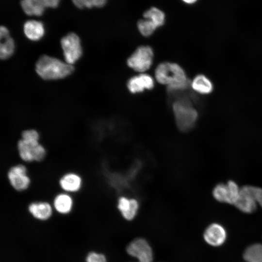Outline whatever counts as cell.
<instances>
[{
    "mask_svg": "<svg viewBox=\"0 0 262 262\" xmlns=\"http://www.w3.org/2000/svg\"><path fill=\"white\" fill-rule=\"evenodd\" d=\"M43 1L46 8H55L58 6L60 0H43Z\"/></svg>",
    "mask_w": 262,
    "mask_h": 262,
    "instance_id": "obj_28",
    "label": "cell"
},
{
    "mask_svg": "<svg viewBox=\"0 0 262 262\" xmlns=\"http://www.w3.org/2000/svg\"><path fill=\"white\" fill-rule=\"evenodd\" d=\"M154 80L149 75L144 73L131 77L127 83L128 90L131 94H138L154 87Z\"/></svg>",
    "mask_w": 262,
    "mask_h": 262,
    "instance_id": "obj_11",
    "label": "cell"
},
{
    "mask_svg": "<svg viewBox=\"0 0 262 262\" xmlns=\"http://www.w3.org/2000/svg\"><path fill=\"white\" fill-rule=\"evenodd\" d=\"M138 206V203L136 200L124 197L119 198L117 205L118 209L123 216L128 220H131L134 217Z\"/></svg>",
    "mask_w": 262,
    "mask_h": 262,
    "instance_id": "obj_18",
    "label": "cell"
},
{
    "mask_svg": "<svg viewBox=\"0 0 262 262\" xmlns=\"http://www.w3.org/2000/svg\"><path fill=\"white\" fill-rule=\"evenodd\" d=\"M58 185L63 192L69 194L76 193L82 188L83 180L78 173L69 171L60 177Z\"/></svg>",
    "mask_w": 262,
    "mask_h": 262,
    "instance_id": "obj_10",
    "label": "cell"
},
{
    "mask_svg": "<svg viewBox=\"0 0 262 262\" xmlns=\"http://www.w3.org/2000/svg\"><path fill=\"white\" fill-rule=\"evenodd\" d=\"M23 32L29 40L32 41H38L44 36L45 30L42 22L35 20H29L24 24Z\"/></svg>",
    "mask_w": 262,
    "mask_h": 262,
    "instance_id": "obj_15",
    "label": "cell"
},
{
    "mask_svg": "<svg viewBox=\"0 0 262 262\" xmlns=\"http://www.w3.org/2000/svg\"><path fill=\"white\" fill-rule=\"evenodd\" d=\"M137 28L141 34L146 37L150 36L157 28L153 22L146 18L138 21Z\"/></svg>",
    "mask_w": 262,
    "mask_h": 262,
    "instance_id": "obj_23",
    "label": "cell"
},
{
    "mask_svg": "<svg viewBox=\"0 0 262 262\" xmlns=\"http://www.w3.org/2000/svg\"><path fill=\"white\" fill-rule=\"evenodd\" d=\"M240 189L235 182L229 180L226 184H218L214 188L213 194L219 202L234 205L239 197Z\"/></svg>",
    "mask_w": 262,
    "mask_h": 262,
    "instance_id": "obj_8",
    "label": "cell"
},
{
    "mask_svg": "<svg viewBox=\"0 0 262 262\" xmlns=\"http://www.w3.org/2000/svg\"><path fill=\"white\" fill-rule=\"evenodd\" d=\"M10 36L8 29L4 26H1L0 28V39Z\"/></svg>",
    "mask_w": 262,
    "mask_h": 262,
    "instance_id": "obj_29",
    "label": "cell"
},
{
    "mask_svg": "<svg viewBox=\"0 0 262 262\" xmlns=\"http://www.w3.org/2000/svg\"><path fill=\"white\" fill-rule=\"evenodd\" d=\"M226 231L220 224L213 223L207 227L204 231L203 237L205 241L212 246L221 245L226 238Z\"/></svg>",
    "mask_w": 262,
    "mask_h": 262,
    "instance_id": "obj_13",
    "label": "cell"
},
{
    "mask_svg": "<svg viewBox=\"0 0 262 262\" xmlns=\"http://www.w3.org/2000/svg\"><path fill=\"white\" fill-rule=\"evenodd\" d=\"M20 138L27 141H40V135L37 130L34 129H28L21 131Z\"/></svg>",
    "mask_w": 262,
    "mask_h": 262,
    "instance_id": "obj_25",
    "label": "cell"
},
{
    "mask_svg": "<svg viewBox=\"0 0 262 262\" xmlns=\"http://www.w3.org/2000/svg\"><path fill=\"white\" fill-rule=\"evenodd\" d=\"M6 177L11 188L17 192L27 191L31 184L28 168L22 163L11 165L7 170Z\"/></svg>",
    "mask_w": 262,
    "mask_h": 262,
    "instance_id": "obj_5",
    "label": "cell"
},
{
    "mask_svg": "<svg viewBox=\"0 0 262 262\" xmlns=\"http://www.w3.org/2000/svg\"><path fill=\"white\" fill-rule=\"evenodd\" d=\"M127 253L137 258L138 262H152L153 253L148 243L144 239L136 238L127 246Z\"/></svg>",
    "mask_w": 262,
    "mask_h": 262,
    "instance_id": "obj_9",
    "label": "cell"
},
{
    "mask_svg": "<svg viewBox=\"0 0 262 262\" xmlns=\"http://www.w3.org/2000/svg\"><path fill=\"white\" fill-rule=\"evenodd\" d=\"M145 18L153 22L158 28L164 25L165 21V15L161 10L152 7L146 11L143 14Z\"/></svg>",
    "mask_w": 262,
    "mask_h": 262,
    "instance_id": "obj_22",
    "label": "cell"
},
{
    "mask_svg": "<svg viewBox=\"0 0 262 262\" xmlns=\"http://www.w3.org/2000/svg\"><path fill=\"white\" fill-rule=\"evenodd\" d=\"M249 186L257 203L262 207V188L253 186L249 185Z\"/></svg>",
    "mask_w": 262,
    "mask_h": 262,
    "instance_id": "obj_26",
    "label": "cell"
},
{
    "mask_svg": "<svg viewBox=\"0 0 262 262\" xmlns=\"http://www.w3.org/2000/svg\"><path fill=\"white\" fill-rule=\"evenodd\" d=\"M73 200L70 194L62 192L54 196L53 206L58 213L66 214L71 212L74 204Z\"/></svg>",
    "mask_w": 262,
    "mask_h": 262,
    "instance_id": "obj_16",
    "label": "cell"
},
{
    "mask_svg": "<svg viewBox=\"0 0 262 262\" xmlns=\"http://www.w3.org/2000/svg\"><path fill=\"white\" fill-rule=\"evenodd\" d=\"M86 262H106L105 256L101 254L90 252L86 259Z\"/></svg>",
    "mask_w": 262,
    "mask_h": 262,
    "instance_id": "obj_27",
    "label": "cell"
},
{
    "mask_svg": "<svg viewBox=\"0 0 262 262\" xmlns=\"http://www.w3.org/2000/svg\"><path fill=\"white\" fill-rule=\"evenodd\" d=\"M243 258L247 262H262V244L248 246L244 252Z\"/></svg>",
    "mask_w": 262,
    "mask_h": 262,
    "instance_id": "obj_20",
    "label": "cell"
},
{
    "mask_svg": "<svg viewBox=\"0 0 262 262\" xmlns=\"http://www.w3.org/2000/svg\"><path fill=\"white\" fill-rule=\"evenodd\" d=\"M257 204L249 185L241 188L239 197L234 205L241 212L249 213L255 210Z\"/></svg>",
    "mask_w": 262,
    "mask_h": 262,
    "instance_id": "obj_12",
    "label": "cell"
},
{
    "mask_svg": "<svg viewBox=\"0 0 262 262\" xmlns=\"http://www.w3.org/2000/svg\"><path fill=\"white\" fill-rule=\"evenodd\" d=\"M183 2L187 4H191L195 3L197 0H182Z\"/></svg>",
    "mask_w": 262,
    "mask_h": 262,
    "instance_id": "obj_30",
    "label": "cell"
},
{
    "mask_svg": "<svg viewBox=\"0 0 262 262\" xmlns=\"http://www.w3.org/2000/svg\"><path fill=\"white\" fill-rule=\"evenodd\" d=\"M35 70L43 80L54 81L71 75L74 67L57 58L45 54L40 56L36 62Z\"/></svg>",
    "mask_w": 262,
    "mask_h": 262,
    "instance_id": "obj_2",
    "label": "cell"
},
{
    "mask_svg": "<svg viewBox=\"0 0 262 262\" xmlns=\"http://www.w3.org/2000/svg\"><path fill=\"white\" fill-rule=\"evenodd\" d=\"M179 96L174 98L172 110L176 125L181 131L186 132L193 128L198 118V113L195 108L192 99L181 91L175 92Z\"/></svg>",
    "mask_w": 262,
    "mask_h": 262,
    "instance_id": "obj_3",
    "label": "cell"
},
{
    "mask_svg": "<svg viewBox=\"0 0 262 262\" xmlns=\"http://www.w3.org/2000/svg\"><path fill=\"white\" fill-rule=\"evenodd\" d=\"M154 52L149 46L138 47L129 56L127 64L133 70L144 73L148 70L152 65Z\"/></svg>",
    "mask_w": 262,
    "mask_h": 262,
    "instance_id": "obj_7",
    "label": "cell"
},
{
    "mask_svg": "<svg viewBox=\"0 0 262 262\" xmlns=\"http://www.w3.org/2000/svg\"><path fill=\"white\" fill-rule=\"evenodd\" d=\"M0 40V57L1 60H5L14 54L16 49L15 42L10 36Z\"/></svg>",
    "mask_w": 262,
    "mask_h": 262,
    "instance_id": "obj_21",
    "label": "cell"
},
{
    "mask_svg": "<svg viewBox=\"0 0 262 262\" xmlns=\"http://www.w3.org/2000/svg\"><path fill=\"white\" fill-rule=\"evenodd\" d=\"M16 148L20 159L26 163L43 162L47 156V149L40 141H31L19 138Z\"/></svg>",
    "mask_w": 262,
    "mask_h": 262,
    "instance_id": "obj_4",
    "label": "cell"
},
{
    "mask_svg": "<svg viewBox=\"0 0 262 262\" xmlns=\"http://www.w3.org/2000/svg\"><path fill=\"white\" fill-rule=\"evenodd\" d=\"M20 5L24 13L28 16H40L46 8L43 0H21Z\"/></svg>",
    "mask_w": 262,
    "mask_h": 262,
    "instance_id": "obj_19",
    "label": "cell"
},
{
    "mask_svg": "<svg viewBox=\"0 0 262 262\" xmlns=\"http://www.w3.org/2000/svg\"><path fill=\"white\" fill-rule=\"evenodd\" d=\"M73 4L78 8H91L94 7H101L107 0H71Z\"/></svg>",
    "mask_w": 262,
    "mask_h": 262,
    "instance_id": "obj_24",
    "label": "cell"
},
{
    "mask_svg": "<svg viewBox=\"0 0 262 262\" xmlns=\"http://www.w3.org/2000/svg\"><path fill=\"white\" fill-rule=\"evenodd\" d=\"M28 210L35 218L41 220L49 219L52 213L51 204L46 201H36L31 202Z\"/></svg>",
    "mask_w": 262,
    "mask_h": 262,
    "instance_id": "obj_14",
    "label": "cell"
},
{
    "mask_svg": "<svg viewBox=\"0 0 262 262\" xmlns=\"http://www.w3.org/2000/svg\"><path fill=\"white\" fill-rule=\"evenodd\" d=\"M65 61L73 65L79 60L83 53L81 41L79 36L74 33H69L64 36L60 40Z\"/></svg>",
    "mask_w": 262,
    "mask_h": 262,
    "instance_id": "obj_6",
    "label": "cell"
},
{
    "mask_svg": "<svg viewBox=\"0 0 262 262\" xmlns=\"http://www.w3.org/2000/svg\"><path fill=\"white\" fill-rule=\"evenodd\" d=\"M155 77L159 83L167 86L168 91L185 90L190 85L184 69L175 63L159 64L155 70Z\"/></svg>",
    "mask_w": 262,
    "mask_h": 262,
    "instance_id": "obj_1",
    "label": "cell"
},
{
    "mask_svg": "<svg viewBox=\"0 0 262 262\" xmlns=\"http://www.w3.org/2000/svg\"><path fill=\"white\" fill-rule=\"evenodd\" d=\"M190 86L193 90L201 95H208L213 92V84L206 76L198 74L190 82Z\"/></svg>",
    "mask_w": 262,
    "mask_h": 262,
    "instance_id": "obj_17",
    "label": "cell"
}]
</instances>
